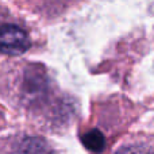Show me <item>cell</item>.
Returning a JSON list of instances; mask_svg holds the SVG:
<instances>
[{
	"label": "cell",
	"mask_w": 154,
	"mask_h": 154,
	"mask_svg": "<svg viewBox=\"0 0 154 154\" xmlns=\"http://www.w3.org/2000/svg\"><path fill=\"white\" fill-rule=\"evenodd\" d=\"M2 99L32 130L61 135L80 114L79 100L62 89L48 66L29 60L2 64Z\"/></svg>",
	"instance_id": "obj_1"
},
{
	"label": "cell",
	"mask_w": 154,
	"mask_h": 154,
	"mask_svg": "<svg viewBox=\"0 0 154 154\" xmlns=\"http://www.w3.org/2000/svg\"><path fill=\"white\" fill-rule=\"evenodd\" d=\"M0 154H69L42 133L32 128L14 130L0 141Z\"/></svg>",
	"instance_id": "obj_2"
},
{
	"label": "cell",
	"mask_w": 154,
	"mask_h": 154,
	"mask_svg": "<svg viewBox=\"0 0 154 154\" xmlns=\"http://www.w3.org/2000/svg\"><path fill=\"white\" fill-rule=\"evenodd\" d=\"M34 38L30 27L16 16L2 12L0 20V50L4 57H20L31 50Z\"/></svg>",
	"instance_id": "obj_3"
},
{
	"label": "cell",
	"mask_w": 154,
	"mask_h": 154,
	"mask_svg": "<svg viewBox=\"0 0 154 154\" xmlns=\"http://www.w3.org/2000/svg\"><path fill=\"white\" fill-rule=\"evenodd\" d=\"M109 154H154V131L126 134Z\"/></svg>",
	"instance_id": "obj_4"
},
{
	"label": "cell",
	"mask_w": 154,
	"mask_h": 154,
	"mask_svg": "<svg viewBox=\"0 0 154 154\" xmlns=\"http://www.w3.org/2000/svg\"><path fill=\"white\" fill-rule=\"evenodd\" d=\"M81 143L88 152L93 154H101L107 147V138L104 133L99 128H89L85 130L80 135Z\"/></svg>",
	"instance_id": "obj_5"
}]
</instances>
